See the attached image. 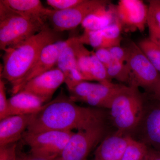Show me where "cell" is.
Listing matches in <instances>:
<instances>
[{"mask_svg":"<svg viewBox=\"0 0 160 160\" xmlns=\"http://www.w3.org/2000/svg\"><path fill=\"white\" fill-rule=\"evenodd\" d=\"M44 103L38 97L21 90L8 99L7 117L36 114L42 108Z\"/></svg>","mask_w":160,"mask_h":160,"instance_id":"cell-15","label":"cell"},{"mask_svg":"<svg viewBox=\"0 0 160 160\" xmlns=\"http://www.w3.org/2000/svg\"><path fill=\"white\" fill-rule=\"evenodd\" d=\"M109 3L100 6L85 18L81 24L84 31H98L114 22L118 18L116 6Z\"/></svg>","mask_w":160,"mask_h":160,"instance_id":"cell-18","label":"cell"},{"mask_svg":"<svg viewBox=\"0 0 160 160\" xmlns=\"http://www.w3.org/2000/svg\"><path fill=\"white\" fill-rule=\"evenodd\" d=\"M65 82V77L63 72L56 67L32 79L20 91L29 92L40 98L44 103H48L55 92Z\"/></svg>","mask_w":160,"mask_h":160,"instance_id":"cell-12","label":"cell"},{"mask_svg":"<svg viewBox=\"0 0 160 160\" xmlns=\"http://www.w3.org/2000/svg\"><path fill=\"white\" fill-rule=\"evenodd\" d=\"M149 149L145 143L130 136L121 160H145L149 154Z\"/></svg>","mask_w":160,"mask_h":160,"instance_id":"cell-21","label":"cell"},{"mask_svg":"<svg viewBox=\"0 0 160 160\" xmlns=\"http://www.w3.org/2000/svg\"><path fill=\"white\" fill-rule=\"evenodd\" d=\"M35 114L10 116L0 120V146L16 143L21 139Z\"/></svg>","mask_w":160,"mask_h":160,"instance_id":"cell-13","label":"cell"},{"mask_svg":"<svg viewBox=\"0 0 160 160\" xmlns=\"http://www.w3.org/2000/svg\"><path fill=\"white\" fill-rule=\"evenodd\" d=\"M84 0H47L46 3L56 11L66 10L83 2Z\"/></svg>","mask_w":160,"mask_h":160,"instance_id":"cell-25","label":"cell"},{"mask_svg":"<svg viewBox=\"0 0 160 160\" xmlns=\"http://www.w3.org/2000/svg\"><path fill=\"white\" fill-rule=\"evenodd\" d=\"M105 132V124L78 130L54 160H86L92 150L102 141Z\"/></svg>","mask_w":160,"mask_h":160,"instance_id":"cell-7","label":"cell"},{"mask_svg":"<svg viewBox=\"0 0 160 160\" xmlns=\"http://www.w3.org/2000/svg\"><path fill=\"white\" fill-rule=\"evenodd\" d=\"M105 120L106 114L102 109L78 106L62 92L35 114L26 131L38 133L85 130L104 125Z\"/></svg>","mask_w":160,"mask_h":160,"instance_id":"cell-1","label":"cell"},{"mask_svg":"<svg viewBox=\"0 0 160 160\" xmlns=\"http://www.w3.org/2000/svg\"><path fill=\"white\" fill-rule=\"evenodd\" d=\"M47 26L46 20L21 14L0 2L1 50L20 44Z\"/></svg>","mask_w":160,"mask_h":160,"instance_id":"cell-4","label":"cell"},{"mask_svg":"<svg viewBox=\"0 0 160 160\" xmlns=\"http://www.w3.org/2000/svg\"><path fill=\"white\" fill-rule=\"evenodd\" d=\"M59 33L48 26L26 41L4 50L1 79L10 82L12 89L17 87L36 62L43 49L60 41Z\"/></svg>","mask_w":160,"mask_h":160,"instance_id":"cell-2","label":"cell"},{"mask_svg":"<svg viewBox=\"0 0 160 160\" xmlns=\"http://www.w3.org/2000/svg\"><path fill=\"white\" fill-rule=\"evenodd\" d=\"M152 98L160 103V80L154 88L150 92Z\"/></svg>","mask_w":160,"mask_h":160,"instance_id":"cell-33","label":"cell"},{"mask_svg":"<svg viewBox=\"0 0 160 160\" xmlns=\"http://www.w3.org/2000/svg\"><path fill=\"white\" fill-rule=\"evenodd\" d=\"M145 160H149V156H147V157L145 159Z\"/></svg>","mask_w":160,"mask_h":160,"instance_id":"cell-36","label":"cell"},{"mask_svg":"<svg viewBox=\"0 0 160 160\" xmlns=\"http://www.w3.org/2000/svg\"><path fill=\"white\" fill-rule=\"evenodd\" d=\"M138 45L155 68L160 72V46L152 42L149 38L141 40Z\"/></svg>","mask_w":160,"mask_h":160,"instance_id":"cell-22","label":"cell"},{"mask_svg":"<svg viewBox=\"0 0 160 160\" xmlns=\"http://www.w3.org/2000/svg\"><path fill=\"white\" fill-rule=\"evenodd\" d=\"M149 37L153 42L160 46V24L151 20H147Z\"/></svg>","mask_w":160,"mask_h":160,"instance_id":"cell-29","label":"cell"},{"mask_svg":"<svg viewBox=\"0 0 160 160\" xmlns=\"http://www.w3.org/2000/svg\"><path fill=\"white\" fill-rule=\"evenodd\" d=\"M90 81H98L103 82L111 81L108 78L106 67L98 60L94 51H91L90 66Z\"/></svg>","mask_w":160,"mask_h":160,"instance_id":"cell-24","label":"cell"},{"mask_svg":"<svg viewBox=\"0 0 160 160\" xmlns=\"http://www.w3.org/2000/svg\"><path fill=\"white\" fill-rule=\"evenodd\" d=\"M106 69L108 78L110 81L113 79L121 82L128 83L129 85L130 72L126 63L113 60Z\"/></svg>","mask_w":160,"mask_h":160,"instance_id":"cell-23","label":"cell"},{"mask_svg":"<svg viewBox=\"0 0 160 160\" xmlns=\"http://www.w3.org/2000/svg\"><path fill=\"white\" fill-rule=\"evenodd\" d=\"M17 143L0 146V160H16L18 156Z\"/></svg>","mask_w":160,"mask_h":160,"instance_id":"cell-26","label":"cell"},{"mask_svg":"<svg viewBox=\"0 0 160 160\" xmlns=\"http://www.w3.org/2000/svg\"><path fill=\"white\" fill-rule=\"evenodd\" d=\"M0 2L21 14L45 20L53 10L44 7L39 0H1Z\"/></svg>","mask_w":160,"mask_h":160,"instance_id":"cell-19","label":"cell"},{"mask_svg":"<svg viewBox=\"0 0 160 160\" xmlns=\"http://www.w3.org/2000/svg\"><path fill=\"white\" fill-rule=\"evenodd\" d=\"M94 52L97 57L106 67L113 61L108 48H100L96 49Z\"/></svg>","mask_w":160,"mask_h":160,"instance_id":"cell-31","label":"cell"},{"mask_svg":"<svg viewBox=\"0 0 160 160\" xmlns=\"http://www.w3.org/2000/svg\"><path fill=\"white\" fill-rule=\"evenodd\" d=\"M148 2V20L160 24V0H150Z\"/></svg>","mask_w":160,"mask_h":160,"instance_id":"cell-28","label":"cell"},{"mask_svg":"<svg viewBox=\"0 0 160 160\" xmlns=\"http://www.w3.org/2000/svg\"><path fill=\"white\" fill-rule=\"evenodd\" d=\"M108 49L113 60L121 62H126L128 54L126 47L123 48L121 46H114Z\"/></svg>","mask_w":160,"mask_h":160,"instance_id":"cell-30","label":"cell"},{"mask_svg":"<svg viewBox=\"0 0 160 160\" xmlns=\"http://www.w3.org/2000/svg\"><path fill=\"white\" fill-rule=\"evenodd\" d=\"M73 46L79 71L84 81H90L91 51L79 42L78 37L75 40Z\"/></svg>","mask_w":160,"mask_h":160,"instance_id":"cell-20","label":"cell"},{"mask_svg":"<svg viewBox=\"0 0 160 160\" xmlns=\"http://www.w3.org/2000/svg\"><path fill=\"white\" fill-rule=\"evenodd\" d=\"M142 123V142L160 152V103L144 113Z\"/></svg>","mask_w":160,"mask_h":160,"instance_id":"cell-17","label":"cell"},{"mask_svg":"<svg viewBox=\"0 0 160 160\" xmlns=\"http://www.w3.org/2000/svg\"><path fill=\"white\" fill-rule=\"evenodd\" d=\"M73 42L66 46L61 52L58 59L56 67L63 72L65 77V82L68 90L73 88L77 84L84 81L78 69L75 56Z\"/></svg>","mask_w":160,"mask_h":160,"instance_id":"cell-16","label":"cell"},{"mask_svg":"<svg viewBox=\"0 0 160 160\" xmlns=\"http://www.w3.org/2000/svg\"><path fill=\"white\" fill-rule=\"evenodd\" d=\"M126 48L128 54L126 63L130 72L129 86L142 87L150 92L160 81V72L136 43L130 42Z\"/></svg>","mask_w":160,"mask_h":160,"instance_id":"cell-5","label":"cell"},{"mask_svg":"<svg viewBox=\"0 0 160 160\" xmlns=\"http://www.w3.org/2000/svg\"><path fill=\"white\" fill-rule=\"evenodd\" d=\"M75 38H70L66 40H60L46 46L30 71L20 82L18 86L12 89V94H15L19 92L23 86L32 79L54 68L62 52L66 46L74 41Z\"/></svg>","mask_w":160,"mask_h":160,"instance_id":"cell-10","label":"cell"},{"mask_svg":"<svg viewBox=\"0 0 160 160\" xmlns=\"http://www.w3.org/2000/svg\"><path fill=\"white\" fill-rule=\"evenodd\" d=\"M16 160H24V157H23V155L22 156H19L18 155L16 159Z\"/></svg>","mask_w":160,"mask_h":160,"instance_id":"cell-35","label":"cell"},{"mask_svg":"<svg viewBox=\"0 0 160 160\" xmlns=\"http://www.w3.org/2000/svg\"><path fill=\"white\" fill-rule=\"evenodd\" d=\"M109 110L116 132L130 135L140 126L145 113L144 101L138 88L124 85L112 100Z\"/></svg>","mask_w":160,"mask_h":160,"instance_id":"cell-3","label":"cell"},{"mask_svg":"<svg viewBox=\"0 0 160 160\" xmlns=\"http://www.w3.org/2000/svg\"><path fill=\"white\" fill-rule=\"evenodd\" d=\"M131 136L115 134L107 137L99 144L94 152L95 160H121Z\"/></svg>","mask_w":160,"mask_h":160,"instance_id":"cell-14","label":"cell"},{"mask_svg":"<svg viewBox=\"0 0 160 160\" xmlns=\"http://www.w3.org/2000/svg\"><path fill=\"white\" fill-rule=\"evenodd\" d=\"M8 99L6 98L5 84L3 79H0V120L7 117Z\"/></svg>","mask_w":160,"mask_h":160,"instance_id":"cell-27","label":"cell"},{"mask_svg":"<svg viewBox=\"0 0 160 160\" xmlns=\"http://www.w3.org/2000/svg\"><path fill=\"white\" fill-rule=\"evenodd\" d=\"M72 131H47L24 132L22 138L30 148V153L56 158L61 154L74 133Z\"/></svg>","mask_w":160,"mask_h":160,"instance_id":"cell-8","label":"cell"},{"mask_svg":"<svg viewBox=\"0 0 160 160\" xmlns=\"http://www.w3.org/2000/svg\"><path fill=\"white\" fill-rule=\"evenodd\" d=\"M23 157L24 160H54V158L38 155L31 153L28 155H23Z\"/></svg>","mask_w":160,"mask_h":160,"instance_id":"cell-32","label":"cell"},{"mask_svg":"<svg viewBox=\"0 0 160 160\" xmlns=\"http://www.w3.org/2000/svg\"><path fill=\"white\" fill-rule=\"evenodd\" d=\"M93 160H95L94 159H93Z\"/></svg>","mask_w":160,"mask_h":160,"instance_id":"cell-37","label":"cell"},{"mask_svg":"<svg viewBox=\"0 0 160 160\" xmlns=\"http://www.w3.org/2000/svg\"><path fill=\"white\" fill-rule=\"evenodd\" d=\"M105 0H84L79 5L62 11L53 10L47 18L57 32L71 30L82 24L85 18L98 8L109 2Z\"/></svg>","mask_w":160,"mask_h":160,"instance_id":"cell-9","label":"cell"},{"mask_svg":"<svg viewBox=\"0 0 160 160\" xmlns=\"http://www.w3.org/2000/svg\"><path fill=\"white\" fill-rule=\"evenodd\" d=\"M148 156L149 160H160V152L152 148H149Z\"/></svg>","mask_w":160,"mask_h":160,"instance_id":"cell-34","label":"cell"},{"mask_svg":"<svg viewBox=\"0 0 160 160\" xmlns=\"http://www.w3.org/2000/svg\"><path fill=\"white\" fill-rule=\"evenodd\" d=\"M117 15L122 27L130 30H145L149 8L141 0H120L116 6Z\"/></svg>","mask_w":160,"mask_h":160,"instance_id":"cell-11","label":"cell"},{"mask_svg":"<svg viewBox=\"0 0 160 160\" xmlns=\"http://www.w3.org/2000/svg\"><path fill=\"white\" fill-rule=\"evenodd\" d=\"M124 85L111 81L92 83L83 81L69 89L70 98L98 109H110L112 102Z\"/></svg>","mask_w":160,"mask_h":160,"instance_id":"cell-6","label":"cell"}]
</instances>
